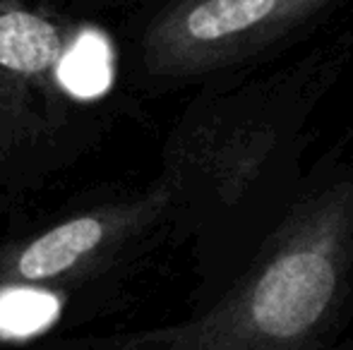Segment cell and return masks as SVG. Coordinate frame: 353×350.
<instances>
[{"label":"cell","instance_id":"6da1fadb","mask_svg":"<svg viewBox=\"0 0 353 350\" xmlns=\"http://www.w3.org/2000/svg\"><path fill=\"white\" fill-rule=\"evenodd\" d=\"M351 262L353 180H341L301 201L210 309L161 327L63 336L46 350H317Z\"/></svg>","mask_w":353,"mask_h":350},{"label":"cell","instance_id":"7a4b0ae2","mask_svg":"<svg viewBox=\"0 0 353 350\" xmlns=\"http://www.w3.org/2000/svg\"><path fill=\"white\" fill-rule=\"evenodd\" d=\"M113 48L51 0H0V204H19L101 144Z\"/></svg>","mask_w":353,"mask_h":350},{"label":"cell","instance_id":"3957f363","mask_svg":"<svg viewBox=\"0 0 353 350\" xmlns=\"http://www.w3.org/2000/svg\"><path fill=\"white\" fill-rule=\"evenodd\" d=\"M351 53L353 34L267 82L190 108L163 154L161 175L176 192V214L233 204L276 144L334 82Z\"/></svg>","mask_w":353,"mask_h":350},{"label":"cell","instance_id":"277c9868","mask_svg":"<svg viewBox=\"0 0 353 350\" xmlns=\"http://www.w3.org/2000/svg\"><path fill=\"white\" fill-rule=\"evenodd\" d=\"M176 192L163 175L130 195L94 201L29 233L0 240V295L72 293L116 271L168 219Z\"/></svg>","mask_w":353,"mask_h":350},{"label":"cell","instance_id":"5b68a950","mask_svg":"<svg viewBox=\"0 0 353 350\" xmlns=\"http://www.w3.org/2000/svg\"><path fill=\"white\" fill-rule=\"evenodd\" d=\"M336 0H163L137 34L147 80L185 82L260 53Z\"/></svg>","mask_w":353,"mask_h":350}]
</instances>
